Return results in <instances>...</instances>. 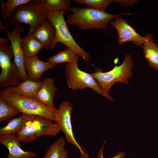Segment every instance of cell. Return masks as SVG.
<instances>
[{
  "label": "cell",
  "instance_id": "19",
  "mask_svg": "<svg viewBox=\"0 0 158 158\" xmlns=\"http://www.w3.org/2000/svg\"><path fill=\"white\" fill-rule=\"evenodd\" d=\"M144 56L149 65L158 71V44L154 42L152 35L142 46Z\"/></svg>",
  "mask_w": 158,
  "mask_h": 158
},
{
  "label": "cell",
  "instance_id": "11",
  "mask_svg": "<svg viewBox=\"0 0 158 158\" xmlns=\"http://www.w3.org/2000/svg\"><path fill=\"white\" fill-rule=\"evenodd\" d=\"M24 30V28L22 26H15L12 30L6 32L11 43L14 54V62L20 71L23 81L28 79L24 66V55L21 46V35Z\"/></svg>",
  "mask_w": 158,
  "mask_h": 158
},
{
  "label": "cell",
  "instance_id": "21",
  "mask_svg": "<svg viewBox=\"0 0 158 158\" xmlns=\"http://www.w3.org/2000/svg\"><path fill=\"white\" fill-rule=\"evenodd\" d=\"M78 55L70 48L58 52L47 60V62L55 65L63 63H69L73 61Z\"/></svg>",
  "mask_w": 158,
  "mask_h": 158
},
{
  "label": "cell",
  "instance_id": "13",
  "mask_svg": "<svg viewBox=\"0 0 158 158\" xmlns=\"http://www.w3.org/2000/svg\"><path fill=\"white\" fill-rule=\"evenodd\" d=\"M21 142L15 135H0V142L8 150V158H33L37 154L33 151H25L21 149Z\"/></svg>",
  "mask_w": 158,
  "mask_h": 158
},
{
  "label": "cell",
  "instance_id": "3",
  "mask_svg": "<svg viewBox=\"0 0 158 158\" xmlns=\"http://www.w3.org/2000/svg\"><path fill=\"white\" fill-rule=\"evenodd\" d=\"M0 97L10 104L23 114L44 117L56 122L58 109H53L45 105L35 98L19 95L3 89L0 92Z\"/></svg>",
  "mask_w": 158,
  "mask_h": 158
},
{
  "label": "cell",
  "instance_id": "1",
  "mask_svg": "<svg viewBox=\"0 0 158 158\" xmlns=\"http://www.w3.org/2000/svg\"><path fill=\"white\" fill-rule=\"evenodd\" d=\"M68 10L72 13L67 16L66 20L67 24L77 26L80 30L106 29L113 20L121 15L131 14H112L88 7L80 8L74 6Z\"/></svg>",
  "mask_w": 158,
  "mask_h": 158
},
{
  "label": "cell",
  "instance_id": "5",
  "mask_svg": "<svg viewBox=\"0 0 158 158\" xmlns=\"http://www.w3.org/2000/svg\"><path fill=\"white\" fill-rule=\"evenodd\" d=\"M8 39L0 38V88L6 89L17 86L23 81L21 73L11 58L14 56Z\"/></svg>",
  "mask_w": 158,
  "mask_h": 158
},
{
  "label": "cell",
  "instance_id": "25",
  "mask_svg": "<svg viewBox=\"0 0 158 158\" xmlns=\"http://www.w3.org/2000/svg\"><path fill=\"white\" fill-rule=\"evenodd\" d=\"M78 5L85 4L88 7L100 11H104L107 8L113 0H74Z\"/></svg>",
  "mask_w": 158,
  "mask_h": 158
},
{
  "label": "cell",
  "instance_id": "17",
  "mask_svg": "<svg viewBox=\"0 0 158 158\" xmlns=\"http://www.w3.org/2000/svg\"><path fill=\"white\" fill-rule=\"evenodd\" d=\"M21 46L24 56L32 57L37 55L44 48V45L33 36L32 33L28 31L27 35L21 39Z\"/></svg>",
  "mask_w": 158,
  "mask_h": 158
},
{
  "label": "cell",
  "instance_id": "23",
  "mask_svg": "<svg viewBox=\"0 0 158 158\" xmlns=\"http://www.w3.org/2000/svg\"><path fill=\"white\" fill-rule=\"evenodd\" d=\"M47 12L59 11L70 8L71 1L69 0H41Z\"/></svg>",
  "mask_w": 158,
  "mask_h": 158
},
{
  "label": "cell",
  "instance_id": "10",
  "mask_svg": "<svg viewBox=\"0 0 158 158\" xmlns=\"http://www.w3.org/2000/svg\"><path fill=\"white\" fill-rule=\"evenodd\" d=\"M112 21L111 24L116 28L118 33V44L119 45L127 42H132L136 46L142 47L143 43L152 35L149 34L142 37L138 34L131 27L128 22L120 16Z\"/></svg>",
  "mask_w": 158,
  "mask_h": 158
},
{
  "label": "cell",
  "instance_id": "9",
  "mask_svg": "<svg viewBox=\"0 0 158 158\" xmlns=\"http://www.w3.org/2000/svg\"><path fill=\"white\" fill-rule=\"evenodd\" d=\"M73 107L67 101L60 104L58 109V118L56 123L60 130L64 133L68 142L76 146L80 150L81 158H89L86 149L80 145L74 136L71 121V114Z\"/></svg>",
  "mask_w": 158,
  "mask_h": 158
},
{
  "label": "cell",
  "instance_id": "22",
  "mask_svg": "<svg viewBox=\"0 0 158 158\" xmlns=\"http://www.w3.org/2000/svg\"><path fill=\"white\" fill-rule=\"evenodd\" d=\"M30 0H7L6 2L1 0V7L3 19L7 27H8L6 20L8 19L10 15L18 6L25 4Z\"/></svg>",
  "mask_w": 158,
  "mask_h": 158
},
{
  "label": "cell",
  "instance_id": "12",
  "mask_svg": "<svg viewBox=\"0 0 158 158\" xmlns=\"http://www.w3.org/2000/svg\"><path fill=\"white\" fill-rule=\"evenodd\" d=\"M24 66L28 79L35 82L40 81L42 75L56 65L48 62L41 61L37 55L32 57L24 56Z\"/></svg>",
  "mask_w": 158,
  "mask_h": 158
},
{
  "label": "cell",
  "instance_id": "18",
  "mask_svg": "<svg viewBox=\"0 0 158 158\" xmlns=\"http://www.w3.org/2000/svg\"><path fill=\"white\" fill-rule=\"evenodd\" d=\"M35 116L23 114L11 120L6 125L0 129V135H16L22 129L25 123Z\"/></svg>",
  "mask_w": 158,
  "mask_h": 158
},
{
  "label": "cell",
  "instance_id": "4",
  "mask_svg": "<svg viewBox=\"0 0 158 158\" xmlns=\"http://www.w3.org/2000/svg\"><path fill=\"white\" fill-rule=\"evenodd\" d=\"M67 10L47 12V19L50 21L56 30L54 38L50 49L55 48L58 43H61L73 50L86 62H89L90 54L81 48L76 42L71 35L64 17V14L68 13Z\"/></svg>",
  "mask_w": 158,
  "mask_h": 158
},
{
  "label": "cell",
  "instance_id": "28",
  "mask_svg": "<svg viewBox=\"0 0 158 158\" xmlns=\"http://www.w3.org/2000/svg\"><path fill=\"white\" fill-rule=\"evenodd\" d=\"M0 30H4L6 32L10 31L8 29L6 28L4 25L3 21L1 20H0Z\"/></svg>",
  "mask_w": 158,
  "mask_h": 158
},
{
  "label": "cell",
  "instance_id": "2",
  "mask_svg": "<svg viewBox=\"0 0 158 158\" xmlns=\"http://www.w3.org/2000/svg\"><path fill=\"white\" fill-rule=\"evenodd\" d=\"M47 12L39 0H31L18 6L8 18L15 26L24 23L30 25L28 31L33 33L47 20Z\"/></svg>",
  "mask_w": 158,
  "mask_h": 158
},
{
  "label": "cell",
  "instance_id": "15",
  "mask_svg": "<svg viewBox=\"0 0 158 158\" xmlns=\"http://www.w3.org/2000/svg\"><path fill=\"white\" fill-rule=\"evenodd\" d=\"M55 28L51 22L47 19L32 33L34 37L42 43L44 48L48 49L55 37Z\"/></svg>",
  "mask_w": 158,
  "mask_h": 158
},
{
  "label": "cell",
  "instance_id": "20",
  "mask_svg": "<svg viewBox=\"0 0 158 158\" xmlns=\"http://www.w3.org/2000/svg\"><path fill=\"white\" fill-rule=\"evenodd\" d=\"M65 145L64 138L59 137L49 147L43 158H68V153Z\"/></svg>",
  "mask_w": 158,
  "mask_h": 158
},
{
  "label": "cell",
  "instance_id": "24",
  "mask_svg": "<svg viewBox=\"0 0 158 158\" xmlns=\"http://www.w3.org/2000/svg\"><path fill=\"white\" fill-rule=\"evenodd\" d=\"M20 112L16 107L0 97V122L6 121Z\"/></svg>",
  "mask_w": 158,
  "mask_h": 158
},
{
  "label": "cell",
  "instance_id": "7",
  "mask_svg": "<svg viewBox=\"0 0 158 158\" xmlns=\"http://www.w3.org/2000/svg\"><path fill=\"white\" fill-rule=\"evenodd\" d=\"M134 67L131 55L127 54L122 63L118 66L116 64L110 71L103 72L102 68L96 67L95 71L91 74L109 94L111 87L116 83L120 82L125 84L129 83L128 79L132 75L131 70Z\"/></svg>",
  "mask_w": 158,
  "mask_h": 158
},
{
  "label": "cell",
  "instance_id": "16",
  "mask_svg": "<svg viewBox=\"0 0 158 158\" xmlns=\"http://www.w3.org/2000/svg\"><path fill=\"white\" fill-rule=\"evenodd\" d=\"M42 83L43 81L35 82L28 79L23 81L17 86L4 89L19 95L29 98H35Z\"/></svg>",
  "mask_w": 158,
  "mask_h": 158
},
{
  "label": "cell",
  "instance_id": "6",
  "mask_svg": "<svg viewBox=\"0 0 158 158\" xmlns=\"http://www.w3.org/2000/svg\"><path fill=\"white\" fill-rule=\"evenodd\" d=\"M79 56L77 55L74 60L67 63L65 66V72L68 86L73 90L91 89L97 94L113 101L114 99L109 96L91 73L80 70L78 67Z\"/></svg>",
  "mask_w": 158,
  "mask_h": 158
},
{
  "label": "cell",
  "instance_id": "26",
  "mask_svg": "<svg viewBox=\"0 0 158 158\" xmlns=\"http://www.w3.org/2000/svg\"><path fill=\"white\" fill-rule=\"evenodd\" d=\"M106 141L104 140L103 145L98 151L96 158H104L103 155V150ZM125 153L123 152H118L113 157L109 158H122L124 157Z\"/></svg>",
  "mask_w": 158,
  "mask_h": 158
},
{
  "label": "cell",
  "instance_id": "14",
  "mask_svg": "<svg viewBox=\"0 0 158 158\" xmlns=\"http://www.w3.org/2000/svg\"><path fill=\"white\" fill-rule=\"evenodd\" d=\"M57 90L54 80L51 78H46L43 80L42 85L36 93L35 98L49 107L57 110L53 102Z\"/></svg>",
  "mask_w": 158,
  "mask_h": 158
},
{
  "label": "cell",
  "instance_id": "8",
  "mask_svg": "<svg viewBox=\"0 0 158 158\" xmlns=\"http://www.w3.org/2000/svg\"><path fill=\"white\" fill-rule=\"evenodd\" d=\"M46 118L35 116L27 122L21 130L16 135L20 142L32 141L44 135L56 137L60 130L56 123Z\"/></svg>",
  "mask_w": 158,
  "mask_h": 158
},
{
  "label": "cell",
  "instance_id": "27",
  "mask_svg": "<svg viewBox=\"0 0 158 158\" xmlns=\"http://www.w3.org/2000/svg\"><path fill=\"white\" fill-rule=\"evenodd\" d=\"M138 1V0H114L113 1L116 2L122 6L126 7L132 6L134 5Z\"/></svg>",
  "mask_w": 158,
  "mask_h": 158
},
{
  "label": "cell",
  "instance_id": "29",
  "mask_svg": "<svg viewBox=\"0 0 158 158\" xmlns=\"http://www.w3.org/2000/svg\"><path fill=\"white\" fill-rule=\"evenodd\" d=\"M124 158V157H123V158Z\"/></svg>",
  "mask_w": 158,
  "mask_h": 158
}]
</instances>
